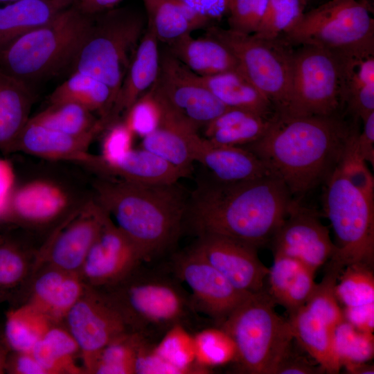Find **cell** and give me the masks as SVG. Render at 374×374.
I'll list each match as a JSON object with an SVG mask.
<instances>
[{
  "instance_id": "4fadbf2b",
  "label": "cell",
  "mask_w": 374,
  "mask_h": 374,
  "mask_svg": "<svg viewBox=\"0 0 374 374\" xmlns=\"http://www.w3.org/2000/svg\"><path fill=\"white\" fill-rule=\"evenodd\" d=\"M151 89L163 107L197 130L229 108L166 48L161 51L159 75Z\"/></svg>"
},
{
  "instance_id": "277c9868",
  "label": "cell",
  "mask_w": 374,
  "mask_h": 374,
  "mask_svg": "<svg viewBox=\"0 0 374 374\" xmlns=\"http://www.w3.org/2000/svg\"><path fill=\"white\" fill-rule=\"evenodd\" d=\"M99 289L118 311L128 331L153 341L177 326H188L197 315L190 294L172 272L141 265L118 283Z\"/></svg>"
},
{
  "instance_id": "91938a15",
  "label": "cell",
  "mask_w": 374,
  "mask_h": 374,
  "mask_svg": "<svg viewBox=\"0 0 374 374\" xmlns=\"http://www.w3.org/2000/svg\"><path fill=\"white\" fill-rule=\"evenodd\" d=\"M10 350L4 335L0 334V374L6 373L7 359Z\"/></svg>"
},
{
  "instance_id": "ac0fdd59",
  "label": "cell",
  "mask_w": 374,
  "mask_h": 374,
  "mask_svg": "<svg viewBox=\"0 0 374 374\" xmlns=\"http://www.w3.org/2000/svg\"><path fill=\"white\" fill-rule=\"evenodd\" d=\"M143 262L138 247L107 213L79 275L86 285L105 288L127 276Z\"/></svg>"
},
{
  "instance_id": "e575fe53",
  "label": "cell",
  "mask_w": 374,
  "mask_h": 374,
  "mask_svg": "<svg viewBox=\"0 0 374 374\" xmlns=\"http://www.w3.org/2000/svg\"><path fill=\"white\" fill-rule=\"evenodd\" d=\"M49 102H71L78 104L91 112H98L100 118L111 123L110 118L115 105L111 89L103 82L78 71H72L67 80L50 95Z\"/></svg>"
},
{
  "instance_id": "4316f807",
  "label": "cell",
  "mask_w": 374,
  "mask_h": 374,
  "mask_svg": "<svg viewBox=\"0 0 374 374\" xmlns=\"http://www.w3.org/2000/svg\"><path fill=\"white\" fill-rule=\"evenodd\" d=\"M161 106V124L142 138L141 147L189 174L194 162L193 146L198 130Z\"/></svg>"
},
{
  "instance_id": "d6986e66",
  "label": "cell",
  "mask_w": 374,
  "mask_h": 374,
  "mask_svg": "<svg viewBox=\"0 0 374 374\" xmlns=\"http://www.w3.org/2000/svg\"><path fill=\"white\" fill-rule=\"evenodd\" d=\"M273 255L295 258L314 272L329 260L335 251L326 226L317 213L302 206L299 200L269 243Z\"/></svg>"
},
{
  "instance_id": "11a10c76",
  "label": "cell",
  "mask_w": 374,
  "mask_h": 374,
  "mask_svg": "<svg viewBox=\"0 0 374 374\" xmlns=\"http://www.w3.org/2000/svg\"><path fill=\"white\" fill-rule=\"evenodd\" d=\"M363 129L357 136V150L362 158L374 166V112L362 120Z\"/></svg>"
},
{
  "instance_id": "db71d44e",
  "label": "cell",
  "mask_w": 374,
  "mask_h": 374,
  "mask_svg": "<svg viewBox=\"0 0 374 374\" xmlns=\"http://www.w3.org/2000/svg\"><path fill=\"white\" fill-rule=\"evenodd\" d=\"M344 319L360 331L374 330V303L342 309Z\"/></svg>"
},
{
  "instance_id": "ba28073f",
  "label": "cell",
  "mask_w": 374,
  "mask_h": 374,
  "mask_svg": "<svg viewBox=\"0 0 374 374\" xmlns=\"http://www.w3.org/2000/svg\"><path fill=\"white\" fill-rule=\"evenodd\" d=\"M323 208L335 235V251L328 265L374 263V199L355 186L337 166L324 184Z\"/></svg>"
},
{
  "instance_id": "be15d7a7",
  "label": "cell",
  "mask_w": 374,
  "mask_h": 374,
  "mask_svg": "<svg viewBox=\"0 0 374 374\" xmlns=\"http://www.w3.org/2000/svg\"><path fill=\"white\" fill-rule=\"evenodd\" d=\"M4 237L5 235L0 234V242L3 241V240L4 239Z\"/></svg>"
},
{
  "instance_id": "6da1fadb",
  "label": "cell",
  "mask_w": 374,
  "mask_h": 374,
  "mask_svg": "<svg viewBox=\"0 0 374 374\" xmlns=\"http://www.w3.org/2000/svg\"><path fill=\"white\" fill-rule=\"evenodd\" d=\"M271 174L237 182L212 177L188 197L186 218L198 235L215 234L251 244H269L297 202Z\"/></svg>"
},
{
  "instance_id": "484cf974",
  "label": "cell",
  "mask_w": 374,
  "mask_h": 374,
  "mask_svg": "<svg viewBox=\"0 0 374 374\" xmlns=\"http://www.w3.org/2000/svg\"><path fill=\"white\" fill-rule=\"evenodd\" d=\"M166 49L193 73L199 76L213 75L240 70L231 50L217 38L185 35L166 44Z\"/></svg>"
},
{
  "instance_id": "f1b7e54d",
  "label": "cell",
  "mask_w": 374,
  "mask_h": 374,
  "mask_svg": "<svg viewBox=\"0 0 374 374\" xmlns=\"http://www.w3.org/2000/svg\"><path fill=\"white\" fill-rule=\"evenodd\" d=\"M33 96L28 83L0 67V151L15 152L17 140L29 121Z\"/></svg>"
},
{
  "instance_id": "7a4b0ae2",
  "label": "cell",
  "mask_w": 374,
  "mask_h": 374,
  "mask_svg": "<svg viewBox=\"0 0 374 374\" xmlns=\"http://www.w3.org/2000/svg\"><path fill=\"white\" fill-rule=\"evenodd\" d=\"M358 130L355 122L349 123L342 115H278L262 137L242 147L258 157L293 197H300L325 184Z\"/></svg>"
},
{
  "instance_id": "60d3db41",
  "label": "cell",
  "mask_w": 374,
  "mask_h": 374,
  "mask_svg": "<svg viewBox=\"0 0 374 374\" xmlns=\"http://www.w3.org/2000/svg\"><path fill=\"white\" fill-rule=\"evenodd\" d=\"M305 0H266L258 26L252 35L267 40L278 39L301 19Z\"/></svg>"
},
{
  "instance_id": "7dc6e473",
  "label": "cell",
  "mask_w": 374,
  "mask_h": 374,
  "mask_svg": "<svg viewBox=\"0 0 374 374\" xmlns=\"http://www.w3.org/2000/svg\"><path fill=\"white\" fill-rule=\"evenodd\" d=\"M357 131L350 140L338 166L344 175L368 197L374 199V178L359 155L357 146Z\"/></svg>"
},
{
  "instance_id": "44dd1931",
  "label": "cell",
  "mask_w": 374,
  "mask_h": 374,
  "mask_svg": "<svg viewBox=\"0 0 374 374\" xmlns=\"http://www.w3.org/2000/svg\"><path fill=\"white\" fill-rule=\"evenodd\" d=\"M30 283L26 302L55 324L63 323L86 286L79 274L46 265L35 269Z\"/></svg>"
},
{
  "instance_id": "94428289",
  "label": "cell",
  "mask_w": 374,
  "mask_h": 374,
  "mask_svg": "<svg viewBox=\"0 0 374 374\" xmlns=\"http://www.w3.org/2000/svg\"><path fill=\"white\" fill-rule=\"evenodd\" d=\"M346 371L350 374H373L374 367L366 362L354 365Z\"/></svg>"
},
{
  "instance_id": "2e32d148",
  "label": "cell",
  "mask_w": 374,
  "mask_h": 374,
  "mask_svg": "<svg viewBox=\"0 0 374 374\" xmlns=\"http://www.w3.org/2000/svg\"><path fill=\"white\" fill-rule=\"evenodd\" d=\"M107 214L91 197L81 208L57 224L35 253L34 271L46 265L79 274Z\"/></svg>"
},
{
  "instance_id": "680465c9",
  "label": "cell",
  "mask_w": 374,
  "mask_h": 374,
  "mask_svg": "<svg viewBox=\"0 0 374 374\" xmlns=\"http://www.w3.org/2000/svg\"><path fill=\"white\" fill-rule=\"evenodd\" d=\"M122 0H72L71 6L80 12L95 15L116 7Z\"/></svg>"
},
{
  "instance_id": "9a60e30c",
  "label": "cell",
  "mask_w": 374,
  "mask_h": 374,
  "mask_svg": "<svg viewBox=\"0 0 374 374\" xmlns=\"http://www.w3.org/2000/svg\"><path fill=\"white\" fill-rule=\"evenodd\" d=\"M79 346L85 373L90 374L100 351L128 331L118 311L99 288L86 285L63 322Z\"/></svg>"
},
{
  "instance_id": "7402d4cb",
  "label": "cell",
  "mask_w": 374,
  "mask_h": 374,
  "mask_svg": "<svg viewBox=\"0 0 374 374\" xmlns=\"http://www.w3.org/2000/svg\"><path fill=\"white\" fill-rule=\"evenodd\" d=\"M84 166L103 177L145 184L177 183L188 175L142 148L132 149L125 157L113 162L104 161L99 154H91Z\"/></svg>"
},
{
  "instance_id": "f907efd6",
  "label": "cell",
  "mask_w": 374,
  "mask_h": 374,
  "mask_svg": "<svg viewBox=\"0 0 374 374\" xmlns=\"http://www.w3.org/2000/svg\"><path fill=\"white\" fill-rule=\"evenodd\" d=\"M135 373L182 374V372L159 354L153 341L141 336L136 354Z\"/></svg>"
},
{
  "instance_id": "30bf717a",
  "label": "cell",
  "mask_w": 374,
  "mask_h": 374,
  "mask_svg": "<svg viewBox=\"0 0 374 374\" xmlns=\"http://www.w3.org/2000/svg\"><path fill=\"white\" fill-rule=\"evenodd\" d=\"M344 107L340 55L312 46H301L293 51L289 100L285 111L278 116H338Z\"/></svg>"
},
{
  "instance_id": "d4e9b609",
  "label": "cell",
  "mask_w": 374,
  "mask_h": 374,
  "mask_svg": "<svg viewBox=\"0 0 374 374\" xmlns=\"http://www.w3.org/2000/svg\"><path fill=\"white\" fill-rule=\"evenodd\" d=\"M159 43L153 31L146 25L122 83L111 114V123L115 122L118 114L125 112L157 80L160 69Z\"/></svg>"
},
{
  "instance_id": "9c48e42d",
  "label": "cell",
  "mask_w": 374,
  "mask_h": 374,
  "mask_svg": "<svg viewBox=\"0 0 374 374\" xmlns=\"http://www.w3.org/2000/svg\"><path fill=\"white\" fill-rule=\"evenodd\" d=\"M285 37L341 55L374 53V20L366 0H328L304 12Z\"/></svg>"
},
{
  "instance_id": "681fc988",
  "label": "cell",
  "mask_w": 374,
  "mask_h": 374,
  "mask_svg": "<svg viewBox=\"0 0 374 374\" xmlns=\"http://www.w3.org/2000/svg\"><path fill=\"white\" fill-rule=\"evenodd\" d=\"M106 128L99 156L104 161L113 162L123 158L133 149L135 136L123 121H115Z\"/></svg>"
},
{
  "instance_id": "f35d334b",
  "label": "cell",
  "mask_w": 374,
  "mask_h": 374,
  "mask_svg": "<svg viewBox=\"0 0 374 374\" xmlns=\"http://www.w3.org/2000/svg\"><path fill=\"white\" fill-rule=\"evenodd\" d=\"M53 324L44 314L25 302L7 312L3 335L11 350L31 351Z\"/></svg>"
},
{
  "instance_id": "1f68e13d",
  "label": "cell",
  "mask_w": 374,
  "mask_h": 374,
  "mask_svg": "<svg viewBox=\"0 0 374 374\" xmlns=\"http://www.w3.org/2000/svg\"><path fill=\"white\" fill-rule=\"evenodd\" d=\"M198 77L205 87L229 108L242 109L268 118L278 116L272 103L240 70Z\"/></svg>"
},
{
  "instance_id": "74e56055",
  "label": "cell",
  "mask_w": 374,
  "mask_h": 374,
  "mask_svg": "<svg viewBox=\"0 0 374 374\" xmlns=\"http://www.w3.org/2000/svg\"><path fill=\"white\" fill-rule=\"evenodd\" d=\"M35 253L5 236L0 242V303L10 300L30 282Z\"/></svg>"
},
{
  "instance_id": "5b68a950",
  "label": "cell",
  "mask_w": 374,
  "mask_h": 374,
  "mask_svg": "<svg viewBox=\"0 0 374 374\" xmlns=\"http://www.w3.org/2000/svg\"><path fill=\"white\" fill-rule=\"evenodd\" d=\"M93 17L71 5L49 22L1 47L0 67L29 84L30 80L51 76L72 66Z\"/></svg>"
},
{
  "instance_id": "4dcf8cb0",
  "label": "cell",
  "mask_w": 374,
  "mask_h": 374,
  "mask_svg": "<svg viewBox=\"0 0 374 374\" xmlns=\"http://www.w3.org/2000/svg\"><path fill=\"white\" fill-rule=\"evenodd\" d=\"M276 116L228 108L204 127L205 138L217 145L242 147L262 137Z\"/></svg>"
},
{
  "instance_id": "3957f363",
  "label": "cell",
  "mask_w": 374,
  "mask_h": 374,
  "mask_svg": "<svg viewBox=\"0 0 374 374\" xmlns=\"http://www.w3.org/2000/svg\"><path fill=\"white\" fill-rule=\"evenodd\" d=\"M93 198L136 244L145 261L162 255L177 240L188 197L177 183L145 184L100 177Z\"/></svg>"
},
{
  "instance_id": "f5cc1de1",
  "label": "cell",
  "mask_w": 374,
  "mask_h": 374,
  "mask_svg": "<svg viewBox=\"0 0 374 374\" xmlns=\"http://www.w3.org/2000/svg\"><path fill=\"white\" fill-rule=\"evenodd\" d=\"M6 373L10 374H47L32 351L10 350Z\"/></svg>"
},
{
  "instance_id": "5bb4252c",
  "label": "cell",
  "mask_w": 374,
  "mask_h": 374,
  "mask_svg": "<svg viewBox=\"0 0 374 374\" xmlns=\"http://www.w3.org/2000/svg\"><path fill=\"white\" fill-rule=\"evenodd\" d=\"M91 198L82 197L55 179L33 178L15 185L1 222L30 229L46 227L58 224Z\"/></svg>"
},
{
  "instance_id": "8992f818",
  "label": "cell",
  "mask_w": 374,
  "mask_h": 374,
  "mask_svg": "<svg viewBox=\"0 0 374 374\" xmlns=\"http://www.w3.org/2000/svg\"><path fill=\"white\" fill-rule=\"evenodd\" d=\"M266 288L250 294L220 326L233 339L242 373L274 374L294 341L289 320L279 315Z\"/></svg>"
},
{
  "instance_id": "f6af8a7d",
  "label": "cell",
  "mask_w": 374,
  "mask_h": 374,
  "mask_svg": "<svg viewBox=\"0 0 374 374\" xmlns=\"http://www.w3.org/2000/svg\"><path fill=\"white\" fill-rule=\"evenodd\" d=\"M156 350L182 373H208L209 371L197 364L194 337L190 336L181 326L170 330L156 345Z\"/></svg>"
},
{
  "instance_id": "ffe728a7",
  "label": "cell",
  "mask_w": 374,
  "mask_h": 374,
  "mask_svg": "<svg viewBox=\"0 0 374 374\" xmlns=\"http://www.w3.org/2000/svg\"><path fill=\"white\" fill-rule=\"evenodd\" d=\"M191 249L238 290L254 294L265 289L269 268L259 259L256 247L229 237L204 234L199 235Z\"/></svg>"
},
{
  "instance_id": "e0dca14e",
  "label": "cell",
  "mask_w": 374,
  "mask_h": 374,
  "mask_svg": "<svg viewBox=\"0 0 374 374\" xmlns=\"http://www.w3.org/2000/svg\"><path fill=\"white\" fill-rule=\"evenodd\" d=\"M171 271L190 290L196 312L219 327L250 294L235 288L222 274L191 249L175 256Z\"/></svg>"
},
{
  "instance_id": "bcb514c9",
  "label": "cell",
  "mask_w": 374,
  "mask_h": 374,
  "mask_svg": "<svg viewBox=\"0 0 374 374\" xmlns=\"http://www.w3.org/2000/svg\"><path fill=\"white\" fill-rule=\"evenodd\" d=\"M123 122L134 136L143 138L160 125L161 106L150 88L139 97L125 112Z\"/></svg>"
},
{
  "instance_id": "8fae6325",
  "label": "cell",
  "mask_w": 374,
  "mask_h": 374,
  "mask_svg": "<svg viewBox=\"0 0 374 374\" xmlns=\"http://www.w3.org/2000/svg\"><path fill=\"white\" fill-rule=\"evenodd\" d=\"M206 34L224 43L235 57L240 71L274 105L278 115L289 100L293 51L279 39L267 40L220 27Z\"/></svg>"
},
{
  "instance_id": "ab89813d",
  "label": "cell",
  "mask_w": 374,
  "mask_h": 374,
  "mask_svg": "<svg viewBox=\"0 0 374 374\" xmlns=\"http://www.w3.org/2000/svg\"><path fill=\"white\" fill-rule=\"evenodd\" d=\"M373 267L355 263L341 270L335 285V294L339 303L344 307L374 303Z\"/></svg>"
},
{
  "instance_id": "7c38bea8",
  "label": "cell",
  "mask_w": 374,
  "mask_h": 374,
  "mask_svg": "<svg viewBox=\"0 0 374 374\" xmlns=\"http://www.w3.org/2000/svg\"><path fill=\"white\" fill-rule=\"evenodd\" d=\"M328 267L306 303L289 314L294 339L324 370L338 373L341 368L334 349V332L344 318L335 294L339 274Z\"/></svg>"
},
{
  "instance_id": "6f0895ef",
  "label": "cell",
  "mask_w": 374,
  "mask_h": 374,
  "mask_svg": "<svg viewBox=\"0 0 374 374\" xmlns=\"http://www.w3.org/2000/svg\"><path fill=\"white\" fill-rule=\"evenodd\" d=\"M210 20L228 13L231 0H181Z\"/></svg>"
},
{
  "instance_id": "52a82bcc",
  "label": "cell",
  "mask_w": 374,
  "mask_h": 374,
  "mask_svg": "<svg viewBox=\"0 0 374 374\" xmlns=\"http://www.w3.org/2000/svg\"><path fill=\"white\" fill-rule=\"evenodd\" d=\"M146 25L145 16L126 7H115L93 15L72 71L90 75L105 83L111 89L116 104Z\"/></svg>"
},
{
  "instance_id": "816d5d0a",
  "label": "cell",
  "mask_w": 374,
  "mask_h": 374,
  "mask_svg": "<svg viewBox=\"0 0 374 374\" xmlns=\"http://www.w3.org/2000/svg\"><path fill=\"white\" fill-rule=\"evenodd\" d=\"M325 373L319 364L308 360L303 355L293 350L290 346L277 365L274 374H319Z\"/></svg>"
},
{
  "instance_id": "83f0119b",
  "label": "cell",
  "mask_w": 374,
  "mask_h": 374,
  "mask_svg": "<svg viewBox=\"0 0 374 374\" xmlns=\"http://www.w3.org/2000/svg\"><path fill=\"white\" fill-rule=\"evenodd\" d=\"M315 273L295 258L274 255L266 290L276 304L292 314L306 303L314 291Z\"/></svg>"
},
{
  "instance_id": "836d02e7",
  "label": "cell",
  "mask_w": 374,
  "mask_h": 374,
  "mask_svg": "<svg viewBox=\"0 0 374 374\" xmlns=\"http://www.w3.org/2000/svg\"><path fill=\"white\" fill-rule=\"evenodd\" d=\"M343 64L344 103L354 121L374 112V53L346 56Z\"/></svg>"
},
{
  "instance_id": "d590c367",
  "label": "cell",
  "mask_w": 374,
  "mask_h": 374,
  "mask_svg": "<svg viewBox=\"0 0 374 374\" xmlns=\"http://www.w3.org/2000/svg\"><path fill=\"white\" fill-rule=\"evenodd\" d=\"M32 353L47 374H83L76 363L80 348L64 324H53Z\"/></svg>"
},
{
  "instance_id": "cb8c5ba5",
  "label": "cell",
  "mask_w": 374,
  "mask_h": 374,
  "mask_svg": "<svg viewBox=\"0 0 374 374\" xmlns=\"http://www.w3.org/2000/svg\"><path fill=\"white\" fill-rule=\"evenodd\" d=\"M194 161L202 163L211 177L221 182H237L270 174L262 161L244 147L217 145L199 135L193 146Z\"/></svg>"
},
{
  "instance_id": "603a6c76",
  "label": "cell",
  "mask_w": 374,
  "mask_h": 374,
  "mask_svg": "<svg viewBox=\"0 0 374 374\" xmlns=\"http://www.w3.org/2000/svg\"><path fill=\"white\" fill-rule=\"evenodd\" d=\"M100 131L72 135L28 121L17 140L15 152L51 161H67L84 165L89 148Z\"/></svg>"
},
{
  "instance_id": "ee69618b",
  "label": "cell",
  "mask_w": 374,
  "mask_h": 374,
  "mask_svg": "<svg viewBox=\"0 0 374 374\" xmlns=\"http://www.w3.org/2000/svg\"><path fill=\"white\" fill-rule=\"evenodd\" d=\"M195 361L208 368L224 365L236 359V348L231 337L221 328L204 330L194 337Z\"/></svg>"
},
{
  "instance_id": "8d00e7d4",
  "label": "cell",
  "mask_w": 374,
  "mask_h": 374,
  "mask_svg": "<svg viewBox=\"0 0 374 374\" xmlns=\"http://www.w3.org/2000/svg\"><path fill=\"white\" fill-rule=\"evenodd\" d=\"M29 121L72 135L101 132L107 127L105 121L96 118L85 107L71 102L51 103L30 117Z\"/></svg>"
},
{
  "instance_id": "b9f144b4",
  "label": "cell",
  "mask_w": 374,
  "mask_h": 374,
  "mask_svg": "<svg viewBox=\"0 0 374 374\" xmlns=\"http://www.w3.org/2000/svg\"><path fill=\"white\" fill-rule=\"evenodd\" d=\"M141 335L126 331L99 353L90 374H135V359Z\"/></svg>"
},
{
  "instance_id": "d6a6232c",
  "label": "cell",
  "mask_w": 374,
  "mask_h": 374,
  "mask_svg": "<svg viewBox=\"0 0 374 374\" xmlns=\"http://www.w3.org/2000/svg\"><path fill=\"white\" fill-rule=\"evenodd\" d=\"M70 6L60 0H17L0 6V48Z\"/></svg>"
},
{
  "instance_id": "c3c4849f",
  "label": "cell",
  "mask_w": 374,
  "mask_h": 374,
  "mask_svg": "<svg viewBox=\"0 0 374 374\" xmlns=\"http://www.w3.org/2000/svg\"><path fill=\"white\" fill-rule=\"evenodd\" d=\"M266 0H231L228 14L229 29L253 34L260 22Z\"/></svg>"
},
{
  "instance_id": "9f6ffc18",
  "label": "cell",
  "mask_w": 374,
  "mask_h": 374,
  "mask_svg": "<svg viewBox=\"0 0 374 374\" xmlns=\"http://www.w3.org/2000/svg\"><path fill=\"white\" fill-rule=\"evenodd\" d=\"M15 185L16 176L12 163L0 158V222Z\"/></svg>"
},
{
  "instance_id": "7bdbcfd3",
  "label": "cell",
  "mask_w": 374,
  "mask_h": 374,
  "mask_svg": "<svg viewBox=\"0 0 374 374\" xmlns=\"http://www.w3.org/2000/svg\"><path fill=\"white\" fill-rule=\"evenodd\" d=\"M333 344L341 366L346 370L373 358V333L360 331L345 319L335 330Z\"/></svg>"
},
{
  "instance_id": "f546056e",
  "label": "cell",
  "mask_w": 374,
  "mask_h": 374,
  "mask_svg": "<svg viewBox=\"0 0 374 374\" xmlns=\"http://www.w3.org/2000/svg\"><path fill=\"white\" fill-rule=\"evenodd\" d=\"M147 26L166 44L208 27L210 20L181 0H141Z\"/></svg>"
},
{
  "instance_id": "6125c7cd",
  "label": "cell",
  "mask_w": 374,
  "mask_h": 374,
  "mask_svg": "<svg viewBox=\"0 0 374 374\" xmlns=\"http://www.w3.org/2000/svg\"><path fill=\"white\" fill-rule=\"evenodd\" d=\"M15 1H17V0H0V4H5V3L12 2ZM60 1H64L70 5L72 4V0H60Z\"/></svg>"
}]
</instances>
